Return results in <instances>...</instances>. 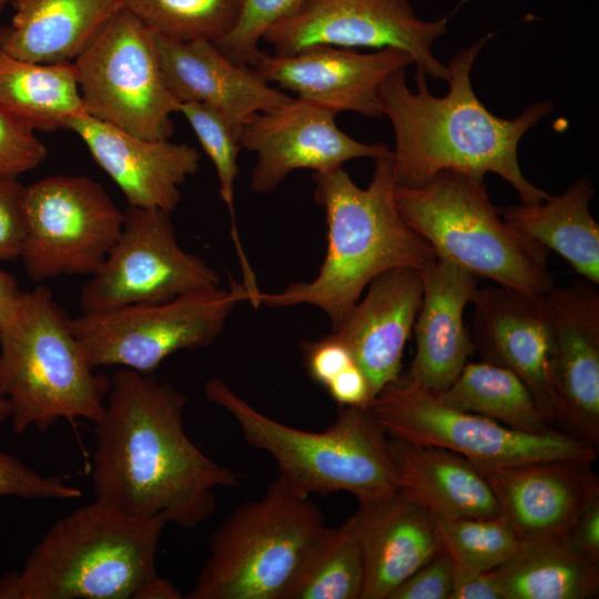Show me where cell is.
<instances>
[{"label": "cell", "instance_id": "obj_1", "mask_svg": "<svg viewBox=\"0 0 599 599\" xmlns=\"http://www.w3.org/2000/svg\"><path fill=\"white\" fill-rule=\"evenodd\" d=\"M187 398L151 374L121 368L110 378L95 422V500L135 517L163 515L192 529L215 510V489L240 476L207 457L187 436Z\"/></svg>", "mask_w": 599, "mask_h": 599}, {"label": "cell", "instance_id": "obj_2", "mask_svg": "<svg viewBox=\"0 0 599 599\" xmlns=\"http://www.w3.org/2000/svg\"><path fill=\"white\" fill-rule=\"evenodd\" d=\"M489 33L460 49L448 62L449 91L433 95L426 75L415 74L417 90L406 82V69L392 72L379 88V103L394 130L392 159L396 184L418 187L446 170L481 176L500 175L518 192L521 203L537 204L549 195L520 170L518 145L525 133L551 113V101L526 106L514 119L493 114L477 98L471 70Z\"/></svg>", "mask_w": 599, "mask_h": 599}, {"label": "cell", "instance_id": "obj_3", "mask_svg": "<svg viewBox=\"0 0 599 599\" xmlns=\"http://www.w3.org/2000/svg\"><path fill=\"white\" fill-rule=\"evenodd\" d=\"M374 161L365 189L343 167L313 174L315 201L324 209L327 225L324 261L308 282L290 283L276 293L261 292L260 306L313 305L327 315L335 329L377 276L398 267L420 270L436 258L432 245L397 210L392 154Z\"/></svg>", "mask_w": 599, "mask_h": 599}, {"label": "cell", "instance_id": "obj_4", "mask_svg": "<svg viewBox=\"0 0 599 599\" xmlns=\"http://www.w3.org/2000/svg\"><path fill=\"white\" fill-rule=\"evenodd\" d=\"M163 515L135 517L97 500L58 519L20 571L0 577V599H181L159 576Z\"/></svg>", "mask_w": 599, "mask_h": 599}, {"label": "cell", "instance_id": "obj_5", "mask_svg": "<svg viewBox=\"0 0 599 599\" xmlns=\"http://www.w3.org/2000/svg\"><path fill=\"white\" fill-rule=\"evenodd\" d=\"M94 369L52 292L23 291L0 328V397L9 403L13 430L44 432L59 419L98 422L110 378Z\"/></svg>", "mask_w": 599, "mask_h": 599}, {"label": "cell", "instance_id": "obj_6", "mask_svg": "<svg viewBox=\"0 0 599 599\" xmlns=\"http://www.w3.org/2000/svg\"><path fill=\"white\" fill-rule=\"evenodd\" d=\"M204 393L233 416L251 446L274 458L280 477L296 490L346 491L359 504L399 491L388 436L368 406H341L327 429L307 432L261 413L221 379H210Z\"/></svg>", "mask_w": 599, "mask_h": 599}, {"label": "cell", "instance_id": "obj_7", "mask_svg": "<svg viewBox=\"0 0 599 599\" xmlns=\"http://www.w3.org/2000/svg\"><path fill=\"white\" fill-rule=\"evenodd\" d=\"M395 202L437 256L516 291L544 294L554 287L547 248L504 220L484 177L441 171L418 187L397 185Z\"/></svg>", "mask_w": 599, "mask_h": 599}, {"label": "cell", "instance_id": "obj_8", "mask_svg": "<svg viewBox=\"0 0 599 599\" xmlns=\"http://www.w3.org/2000/svg\"><path fill=\"white\" fill-rule=\"evenodd\" d=\"M325 519L280 476L257 500L236 507L214 531L189 599H282Z\"/></svg>", "mask_w": 599, "mask_h": 599}, {"label": "cell", "instance_id": "obj_9", "mask_svg": "<svg viewBox=\"0 0 599 599\" xmlns=\"http://www.w3.org/2000/svg\"><path fill=\"white\" fill-rule=\"evenodd\" d=\"M368 408L388 437L450 450L483 469L551 459L592 464L597 459V447L573 435L510 428L451 407L408 378L387 385Z\"/></svg>", "mask_w": 599, "mask_h": 599}, {"label": "cell", "instance_id": "obj_10", "mask_svg": "<svg viewBox=\"0 0 599 599\" xmlns=\"http://www.w3.org/2000/svg\"><path fill=\"white\" fill-rule=\"evenodd\" d=\"M84 112L130 134L167 140L180 103L169 91L154 32L120 6L72 62Z\"/></svg>", "mask_w": 599, "mask_h": 599}, {"label": "cell", "instance_id": "obj_11", "mask_svg": "<svg viewBox=\"0 0 599 599\" xmlns=\"http://www.w3.org/2000/svg\"><path fill=\"white\" fill-rule=\"evenodd\" d=\"M247 301L243 284L190 292L174 300L72 318L73 332L93 367L121 366L151 374L180 351L210 346L235 305Z\"/></svg>", "mask_w": 599, "mask_h": 599}, {"label": "cell", "instance_id": "obj_12", "mask_svg": "<svg viewBox=\"0 0 599 599\" xmlns=\"http://www.w3.org/2000/svg\"><path fill=\"white\" fill-rule=\"evenodd\" d=\"M20 253L29 278L93 275L124 222L105 189L85 175L55 174L23 185Z\"/></svg>", "mask_w": 599, "mask_h": 599}, {"label": "cell", "instance_id": "obj_13", "mask_svg": "<svg viewBox=\"0 0 599 599\" xmlns=\"http://www.w3.org/2000/svg\"><path fill=\"white\" fill-rule=\"evenodd\" d=\"M170 215L128 206L116 242L82 287V313L159 304L220 286L219 273L180 245Z\"/></svg>", "mask_w": 599, "mask_h": 599}, {"label": "cell", "instance_id": "obj_14", "mask_svg": "<svg viewBox=\"0 0 599 599\" xmlns=\"http://www.w3.org/2000/svg\"><path fill=\"white\" fill-rule=\"evenodd\" d=\"M448 17L424 20L409 0H302L273 23L262 40L277 55L313 45L394 48L413 59L416 72L448 81L449 70L434 55L435 41L447 32Z\"/></svg>", "mask_w": 599, "mask_h": 599}, {"label": "cell", "instance_id": "obj_15", "mask_svg": "<svg viewBox=\"0 0 599 599\" xmlns=\"http://www.w3.org/2000/svg\"><path fill=\"white\" fill-rule=\"evenodd\" d=\"M335 113L300 98L250 116L237 133L241 149L256 154L251 187L273 192L293 171L329 173L353 159L392 154L384 143H363L344 133Z\"/></svg>", "mask_w": 599, "mask_h": 599}, {"label": "cell", "instance_id": "obj_16", "mask_svg": "<svg viewBox=\"0 0 599 599\" xmlns=\"http://www.w3.org/2000/svg\"><path fill=\"white\" fill-rule=\"evenodd\" d=\"M549 374L555 418L568 433L599 444V292L583 280L547 292Z\"/></svg>", "mask_w": 599, "mask_h": 599}, {"label": "cell", "instance_id": "obj_17", "mask_svg": "<svg viewBox=\"0 0 599 599\" xmlns=\"http://www.w3.org/2000/svg\"><path fill=\"white\" fill-rule=\"evenodd\" d=\"M413 59L403 50L369 53L334 45H313L290 55L263 51L252 67L267 83L295 92L302 100L337 114L355 112L380 118L379 88L395 70Z\"/></svg>", "mask_w": 599, "mask_h": 599}, {"label": "cell", "instance_id": "obj_18", "mask_svg": "<svg viewBox=\"0 0 599 599\" xmlns=\"http://www.w3.org/2000/svg\"><path fill=\"white\" fill-rule=\"evenodd\" d=\"M471 303L475 351L484 362L514 372L552 423L555 396L549 374L551 329L547 293L486 286L476 290Z\"/></svg>", "mask_w": 599, "mask_h": 599}, {"label": "cell", "instance_id": "obj_19", "mask_svg": "<svg viewBox=\"0 0 599 599\" xmlns=\"http://www.w3.org/2000/svg\"><path fill=\"white\" fill-rule=\"evenodd\" d=\"M123 193L128 206L172 213L181 185L200 167L201 154L187 143L130 134L85 112L67 126Z\"/></svg>", "mask_w": 599, "mask_h": 599}, {"label": "cell", "instance_id": "obj_20", "mask_svg": "<svg viewBox=\"0 0 599 599\" xmlns=\"http://www.w3.org/2000/svg\"><path fill=\"white\" fill-rule=\"evenodd\" d=\"M591 465L551 459L480 469L499 514L527 542L566 538L580 514L599 497V479Z\"/></svg>", "mask_w": 599, "mask_h": 599}, {"label": "cell", "instance_id": "obj_21", "mask_svg": "<svg viewBox=\"0 0 599 599\" xmlns=\"http://www.w3.org/2000/svg\"><path fill=\"white\" fill-rule=\"evenodd\" d=\"M423 297L419 268L387 271L368 285L332 335L364 373L372 399L400 379L402 358Z\"/></svg>", "mask_w": 599, "mask_h": 599}, {"label": "cell", "instance_id": "obj_22", "mask_svg": "<svg viewBox=\"0 0 599 599\" xmlns=\"http://www.w3.org/2000/svg\"><path fill=\"white\" fill-rule=\"evenodd\" d=\"M420 275L423 297L414 323L416 349L407 378L439 394L475 352L464 311L478 288V276L440 256L423 266Z\"/></svg>", "mask_w": 599, "mask_h": 599}, {"label": "cell", "instance_id": "obj_23", "mask_svg": "<svg viewBox=\"0 0 599 599\" xmlns=\"http://www.w3.org/2000/svg\"><path fill=\"white\" fill-rule=\"evenodd\" d=\"M154 37L163 78L175 100L215 108L236 139L250 116L291 100L253 68L231 61L211 41H176L156 33Z\"/></svg>", "mask_w": 599, "mask_h": 599}, {"label": "cell", "instance_id": "obj_24", "mask_svg": "<svg viewBox=\"0 0 599 599\" xmlns=\"http://www.w3.org/2000/svg\"><path fill=\"white\" fill-rule=\"evenodd\" d=\"M364 559L362 599L389 595L441 548L435 518L400 491L354 514Z\"/></svg>", "mask_w": 599, "mask_h": 599}, {"label": "cell", "instance_id": "obj_25", "mask_svg": "<svg viewBox=\"0 0 599 599\" xmlns=\"http://www.w3.org/2000/svg\"><path fill=\"white\" fill-rule=\"evenodd\" d=\"M399 491L435 518H486L499 507L484 471L450 450L388 437Z\"/></svg>", "mask_w": 599, "mask_h": 599}, {"label": "cell", "instance_id": "obj_26", "mask_svg": "<svg viewBox=\"0 0 599 599\" xmlns=\"http://www.w3.org/2000/svg\"><path fill=\"white\" fill-rule=\"evenodd\" d=\"M10 22L0 27V49L39 63H72L92 41L120 0H13Z\"/></svg>", "mask_w": 599, "mask_h": 599}, {"label": "cell", "instance_id": "obj_27", "mask_svg": "<svg viewBox=\"0 0 599 599\" xmlns=\"http://www.w3.org/2000/svg\"><path fill=\"white\" fill-rule=\"evenodd\" d=\"M595 189L588 176L559 195L537 204L520 203L501 210L517 232L561 255L585 280L599 283V225L589 204Z\"/></svg>", "mask_w": 599, "mask_h": 599}, {"label": "cell", "instance_id": "obj_28", "mask_svg": "<svg viewBox=\"0 0 599 599\" xmlns=\"http://www.w3.org/2000/svg\"><path fill=\"white\" fill-rule=\"evenodd\" d=\"M494 572L504 599H586L599 590V564L566 538L524 542Z\"/></svg>", "mask_w": 599, "mask_h": 599}, {"label": "cell", "instance_id": "obj_29", "mask_svg": "<svg viewBox=\"0 0 599 599\" xmlns=\"http://www.w3.org/2000/svg\"><path fill=\"white\" fill-rule=\"evenodd\" d=\"M0 104L37 131L65 129L84 112L72 63H39L0 49Z\"/></svg>", "mask_w": 599, "mask_h": 599}, {"label": "cell", "instance_id": "obj_30", "mask_svg": "<svg viewBox=\"0 0 599 599\" xmlns=\"http://www.w3.org/2000/svg\"><path fill=\"white\" fill-rule=\"evenodd\" d=\"M445 404L532 434L554 429L527 385L511 370L488 362H467L439 394Z\"/></svg>", "mask_w": 599, "mask_h": 599}, {"label": "cell", "instance_id": "obj_31", "mask_svg": "<svg viewBox=\"0 0 599 599\" xmlns=\"http://www.w3.org/2000/svg\"><path fill=\"white\" fill-rule=\"evenodd\" d=\"M365 570L354 515L326 527L313 544L282 599H362Z\"/></svg>", "mask_w": 599, "mask_h": 599}, {"label": "cell", "instance_id": "obj_32", "mask_svg": "<svg viewBox=\"0 0 599 599\" xmlns=\"http://www.w3.org/2000/svg\"><path fill=\"white\" fill-rule=\"evenodd\" d=\"M154 33L176 41L215 42L236 26L243 0H120Z\"/></svg>", "mask_w": 599, "mask_h": 599}, {"label": "cell", "instance_id": "obj_33", "mask_svg": "<svg viewBox=\"0 0 599 599\" xmlns=\"http://www.w3.org/2000/svg\"><path fill=\"white\" fill-rule=\"evenodd\" d=\"M435 522L441 548L454 561L477 570L499 568L524 544L500 514L486 518H435Z\"/></svg>", "mask_w": 599, "mask_h": 599}, {"label": "cell", "instance_id": "obj_34", "mask_svg": "<svg viewBox=\"0 0 599 599\" xmlns=\"http://www.w3.org/2000/svg\"><path fill=\"white\" fill-rule=\"evenodd\" d=\"M301 2L302 0H243L236 26L213 43L231 61L252 68L263 53L260 41L265 31L292 13Z\"/></svg>", "mask_w": 599, "mask_h": 599}, {"label": "cell", "instance_id": "obj_35", "mask_svg": "<svg viewBox=\"0 0 599 599\" xmlns=\"http://www.w3.org/2000/svg\"><path fill=\"white\" fill-rule=\"evenodd\" d=\"M81 495L78 487L60 477L41 475L17 457L0 450V497L68 500Z\"/></svg>", "mask_w": 599, "mask_h": 599}, {"label": "cell", "instance_id": "obj_36", "mask_svg": "<svg viewBox=\"0 0 599 599\" xmlns=\"http://www.w3.org/2000/svg\"><path fill=\"white\" fill-rule=\"evenodd\" d=\"M34 132L0 104V174L17 177L43 162L48 151Z\"/></svg>", "mask_w": 599, "mask_h": 599}, {"label": "cell", "instance_id": "obj_37", "mask_svg": "<svg viewBox=\"0 0 599 599\" xmlns=\"http://www.w3.org/2000/svg\"><path fill=\"white\" fill-rule=\"evenodd\" d=\"M454 585V562L440 548L418 568L388 599H450Z\"/></svg>", "mask_w": 599, "mask_h": 599}, {"label": "cell", "instance_id": "obj_38", "mask_svg": "<svg viewBox=\"0 0 599 599\" xmlns=\"http://www.w3.org/2000/svg\"><path fill=\"white\" fill-rule=\"evenodd\" d=\"M23 185L0 174V262L20 256L24 224L21 206Z\"/></svg>", "mask_w": 599, "mask_h": 599}, {"label": "cell", "instance_id": "obj_39", "mask_svg": "<svg viewBox=\"0 0 599 599\" xmlns=\"http://www.w3.org/2000/svg\"><path fill=\"white\" fill-rule=\"evenodd\" d=\"M311 379L326 386L335 376L355 364L348 348L332 334L301 345Z\"/></svg>", "mask_w": 599, "mask_h": 599}, {"label": "cell", "instance_id": "obj_40", "mask_svg": "<svg viewBox=\"0 0 599 599\" xmlns=\"http://www.w3.org/2000/svg\"><path fill=\"white\" fill-rule=\"evenodd\" d=\"M453 562L454 585L450 599H504L494 570H477L454 560Z\"/></svg>", "mask_w": 599, "mask_h": 599}, {"label": "cell", "instance_id": "obj_41", "mask_svg": "<svg viewBox=\"0 0 599 599\" xmlns=\"http://www.w3.org/2000/svg\"><path fill=\"white\" fill-rule=\"evenodd\" d=\"M325 388L341 406H368L372 400L368 382L356 364L335 376Z\"/></svg>", "mask_w": 599, "mask_h": 599}, {"label": "cell", "instance_id": "obj_42", "mask_svg": "<svg viewBox=\"0 0 599 599\" xmlns=\"http://www.w3.org/2000/svg\"><path fill=\"white\" fill-rule=\"evenodd\" d=\"M566 539L581 555L599 564V497L580 514Z\"/></svg>", "mask_w": 599, "mask_h": 599}, {"label": "cell", "instance_id": "obj_43", "mask_svg": "<svg viewBox=\"0 0 599 599\" xmlns=\"http://www.w3.org/2000/svg\"><path fill=\"white\" fill-rule=\"evenodd\" d=\"M22 294L16 277L0 270V328L13 315Z\"/></svg>", "mask_w": 599, "mask_h": 599}, {"label": "cell", "instance_id": "obj_44", "mask_svg": "<svg viewBox=\"0 0 599 599\" xmlns=\"http://www.w3.org/2000/svg\"><path fill=\"white\" fill-rule=\"evenodd\" d=\"M10 417V406L9 403L0 397V424L7 420Z\"/></svg>", "mask_w": 599, "mask_h": 599}, {"label": "cell", "instance_id": "obj_45", "mask_svg": "<svg viewBox=\"0 0 599 599\" xmlns=\"http://www.w3.org/2000/svg\"><path fill=\"white\" fill-rule=\"evenodd\" d=\"M13 0H0V14L3 11V9L11 4Z\"/></svg>", "mask_w": 599, "mask_h": 599}]
</instances>
